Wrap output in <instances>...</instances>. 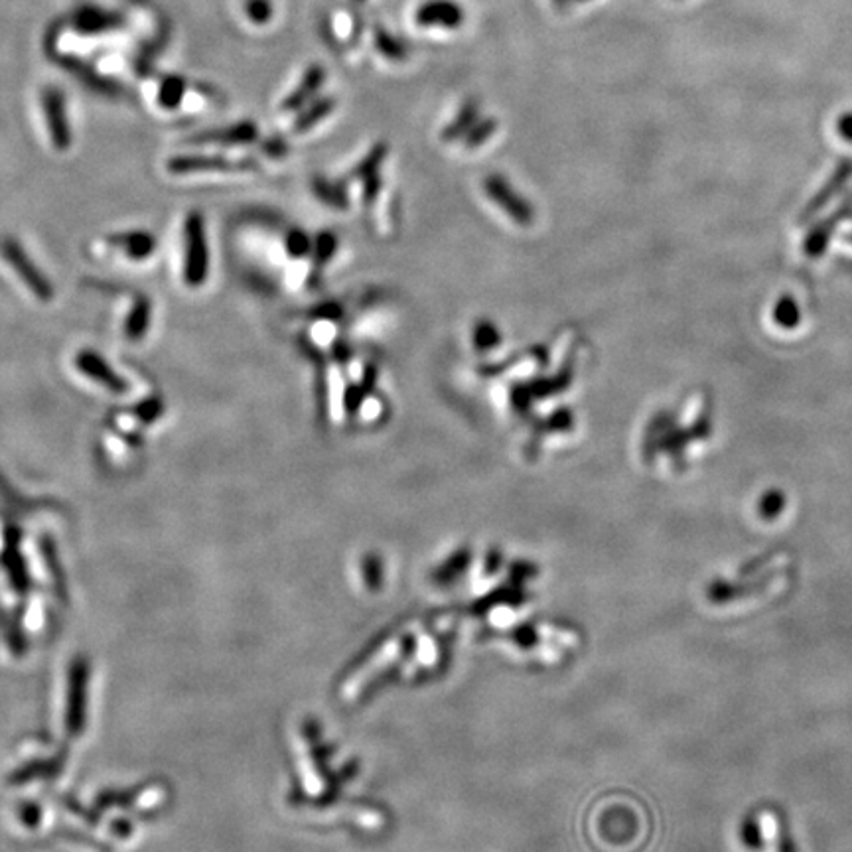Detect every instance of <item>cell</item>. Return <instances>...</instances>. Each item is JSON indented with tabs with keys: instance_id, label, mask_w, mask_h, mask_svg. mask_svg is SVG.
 <instances>
[{
	"instance_id": "34",
	"label": "cell",
	"mask_w": 852,
	"mask_h": 852,
	"mask_svg": "<svg viewBox=\"0 0 852 852\" xmlns=\"http://www.w3.org/2000/svg\"><path fill=\"white\" fill-rule=\"evenodd\" d=\"M312 314H314L312 318H318V320H338L342 316V308L338 304L328 302V304H322V306L314 308Z\"/></svg>"
},
{
	"instance_id": "11",
	"label": "cell",
	"mask_w": 852,
	"mask_h": 852,
	"mask_svg": "<svg viewBox=\"0 0 852 852\" xmlns=\"http://www.w3.org/2000/svg\"><path fill=\"white\" fill-rule=\"evenodd\" d=\"M109 243L119 247L133 261L148 259L156 249V237L150 231H142V229L111 235Z\"/></svg>"
},
{
	"instance_id": "14",
	"label": "cell",
	"mask_w": 852,
	"mask_h": 852,
	"mask_svg": "<svg viewBox=\"0 0 852 852\" xmlns=\"http://www.w3.org/2000/svg\"><path fill=\"white\" fill-rule=\"evenodd\" d=\"M121 24L119 14H109L97 8H85L75 16V28L83 34H103Z\"/></svg>"
},
{
	"instance_id": "36",
	"label": "cell",
	"mask_w": 852,
	"mask_h": 852,
	"mask_svg": "<svg viewBox=\"0 0 852 852\" xmlns=\"http://www.w3.org/2000/svg\"><path fill=\"white\" fill-rule=\"evenodd\" d=\"M334 355H336V359L340 361V363H346L348 359H350V346H346V344H342V342H338L336 344V350H334Z\"/></svg>"
},
{
	"instance_id": "35",
	"label": "cell",
	"mask_w": 852,
	"mask_h": 852,
	"mask_svg": "<svg viewBox=\"0 0 852 852\" xmlns=\"http://www.w3.org/2000/svg\"><path fill=\"white\" fill-rule=\"evenodd\" d=\"M778 316L785 326H793L797 322V308L791 302V298H789V302H781L780 308H778Z\"/></svg>"
},
{
	"instance_id": "22",
	"label": "cell",
	"mask_w": 852,
	"mask_h": 852,
	"mask_svg": "<svg viewBox=\"0 0 852 852\" xmlns=\"http://www.w3.org/2000/svg\"><path fill=\"white\" fill-rule=\"evenodd\" d=\"M499 332H497L496 326L492 324V322H480L476 328H474V334H472V342H474V346L480 350V352H490V350H494L497 344H499Z\"/></svg>"
},
{
	"instance_id": "10",
	"label": "cell",
	"mask_w": 852,
	"mask_h": 852,
	"mask_svg": "<svg viewBox=\"0 0 852 852\" xmlns=\"http://www.w3.org/2000/svg\"><path fill=\"white\" fill-rule=\"evenodd\" d=\"M259 139V127L253 121L235 123L223 129H213L200 133L192 139V144H221V146H237V144H251Z\"/></svg>"
},
{
	"instance_id": "32",
	"label": "cell",
	"mask_w": 852,
	"mask_h": 852,
	"mask_svg": "<svg viewBox=\"0 0 852 852\" xmlns=\"http://www.w3.org/2000/svg\"><path fill=\"white\" fill-rule=\"evenodd\" d=\"M363 397H365V393H363V389H361V387L350 385V387L346 389V413H348L350 417H354L355 413L359 411Z\"/></svg>"
},
{
	"instance_id": "28",
	"label": "cell",
	"mask_w": 852,
	"mask_h": 852,
	"mask_svg": "<svg viewBox=\"0 0 852 852\" xmlns=\"http://www.w3.org/2000/svg\"><path fill=\"white\" fill-rule=\"evenodd\" d=\"M310 239L302 231H292L286 237V249L292 257H306L310 253Z\"/></svg>"
},
{
	"instance_id": "15",
	"label": "cell",
	"mask_w": 852,
	"mask_h": 852,
	"mask_svg": "<svg viewBox=\"0 0 852 852\" xmlns=\"http://www.w3.org/2000/svg\"><path fill=\"white\" fill-rule=\"evenodd\" d=\"M152 322V304L146 296H139L125 320V336L131 342H141Z\"/></svg>"
},
{
	"instance_id": "30",
	"label": "cell",
	"mask_w": 852,
	"mask_h": 852,
	"mask_svg": "<svg viewBox=\"0 0 852 852\" xmlns=\"http://www.w3.org/2000/svg\"><path fill=\"white\" fill-rule=\"evenodd\" d=\"M572 425V415L568 409L557 411L553 417H549L547 423H543V430L547 432H559V430H568Z\"/></svg>"
},
{
	"instance_id": "21",
	"label": "cell",
	"mask_w": 852,
	"mask_h": 852,
	"mask_svg": "<svg viewBox=\"0 0 852 852\" xmlns=\"http://www.w3.org/2000/svg\"><path fill=\"white\" fill-rule=\"evenodd\" d=\"M497 131V121L494 117H490V119H482V121H478L468 133H466V137H464V146L468 148V150H472V148H480L484 142L488 141V139H492L494 135H496Z\"/></svg>"
},
{
	"instance_id": "2",
	"label": "cell",
	"mask_w": 852,
	"mask_h": 852,
	"mask_svg": "<svg viewBox=\"0 0 852 852\" xmlns=\"http://www.w3.org/2000/svg\"><path fill=\"white\" fill-rule=\"evenodd\" d=\"M0 257L38 300L50 302L54 298V284L38 269V265L30 259L26 249L14 237L6 235L0 239Z\"/></svg>"
},
{
	"instance_id": "38",
	"label": "cell",
	"mask_w": 852,
	"mask_h": 852,
	"mask_svg": "<svg viewBox=\"0 0 852 852\" xmlns=\"http://www.w3.org/2000/svg\"><path fill=\"white\" fill-rule=\"evenodd\" d=\"M578 2H584V0H578Z\"/></svg>"
},
{
	"instance_id": "8",
	"label": "cell",
	"mask_w": 852,
	"mask_h": 852,
	"mask_svg": "<svg viewBox=\"0 0 852 852\" xmlns=\"http://www.w3.org/2000/svg\"><path fill=\"white\" fill-rule=\"evenodd\" d=\"M464 8L454 0H428L417 10L419 26H442L448 30L460 28L464 24Z\"/></svg>"
},
{
	"instance_id": "23",
	"label": "cell",
	"mask_w": 852,
	"mask_h": 852,
	"mask_svg": "<svg viewBox=\"0 0 852 852\" xmlns=\"http://www.w3.org/2000/svg\"><path fill=\"white\" fill-rule=\"evenodd\" d=\"M336 249H338V239H336V235L334 233H320L318 237H316V243H314V265H318V267H322L324 263H328L332 257H334V253H336Z\"/></svg>"
},
{
	"instance_id": "27",
	"label": "cell",
	"mask_w": 852,
	"mask_h": 852,
	"mask_svg": "<svg viewBox=\"0 0 852 852\" xmlns=\"http://www.w3.org/2000/svg\"><path fill=\"white\" fill-rule=\"evenodd\" d=\"M783 507H785V497L781 496L780 492H770L760 503V515L764 519H776L783 511Z\"/></svg>"
},
{
	"instance_id": "13",
	"label": "cell",
	"mask_w": 852,
	"mask_h": 852,
	"mask_svg": "<svg viewBox=\"0 0 852 852\" xmlns=\"http://www.w3.org/2000/svg\"><path fill=\"white\" fill-rule=\"evenodd\" d=\"M334 109H336V99L334 97H320V99L308 103V107L302 109L300 115L296 117V121L292 125V133H296V135L308 133L320 121H324L328 115H332Z\"/></svg>"
},
{
	"instance_id": "31",
	"label": "cell",
	"mask_w": 852,
	"mask_h": 852,
	"mask_svg": "<svg viewBox=\"0 0 852 852\" xmlns=\"http://www.w3.org/2000/svg\"><path fill=\"white\" fill-rule=\"evenodd\" d=\"M361 184H363V198H365V202H367V204H373V202H375V198H377V196H379V192H381V172H377V174H371V176L363 178V180H361Z\"/></svg>"
},
{
	"instance_id": "5",
	"label": "cell",
	"mask_w": 852,
	"mask_h": 852,
	"mask_svg": "<svg viewBox=\"0 0 852 852\" xmlns=\"http://www.w3.org/2000/svg\"><path fill=\"white\" fill-rule=\"evenodd\" d=\"M42 109L48 125V133L56 150H68L71 146L70 119L66 109V97L56 87L42 91Z\"/></svg>"
},
{
	"instance_id": "3",
	"label": "cell",
	"mask_w": 852,
	"mask_h": 852,
	"mask_svg": "<svg viewBox=\"0 0 852 852\" xmlns=\"http://www.w3.org/2000/svg\"><path fill=\"white\" fill-rule=\"evenodd\" d=\"M783 578L780 576H766L760 582H750V584H732V582H724V580H714L709 582L705 588V598L710 604L722 606V604H736V602H744L750 596H766L770 592H774Z\"/></svg>"
},
{
	"instance_id": "6",
	"label": "cell",
	"mask_w": 852,
	"mask_h": 852,
	"mask_svg": "<svg viewBox=\"0 0 852 852\" xmlns=\"http://www.w3.org/2000/svg\"><path fill=\"white\" fill-rule=\"evenodd\" d=\"M75 367L89 377L91 381L99 383L101 387H105L111 393H125L129 389V383L109 365V361L93 350H83L75 355Z\"/></svg>"
},
{
	"instance_id": "1",
	"label": "cell",
	"mask_w": 852,
	"mask_h": 852,
	"mask_svg": "<svg viewBox=\"0 0 852 852\" xmlns=\"http://www.w3.org/2000/svg\"><path fill=\"white\" fill-rule=\"evenodd\" d=\"M210 275V245L206 223L200 212H190L184 221V283L198 288Z\"/></svg>"
},
{
	"instance_id": "16",
	"label": "cell",
	"mask_w": 852,
	"mask_h": 852,
	"mask_svg": "<svg viewBox=\"0 0 852 852\" xmlns=\"http://www.w3.org/2000/svg\"><path fill=\"white\" fill-rule=\"evenodd\" d=\"M373 44L375 50L389 62H405L409 58V46L383 26H375Z\"/></svg>"
},
{
	"instance_id": "37",
	"label": "cell",
	"mask_w": 852,
	"mask_h": 852,
	"mask_svg": "<svg viewBox=\"0 0 852 852\" xmlns=\"http://www.w3.org/2000/svg\"><path fill=\"white\" fill-rule=\"evenodd\" d=\"M553 2H555L559 8H565L568 4V0H553Z\"/></svg>"
},
{
	"instance_id": "7",
	"label": "cell",
	"mask_w": 852,
	"mask_h": 852,
	"mask_svg": "<svg viewBox=\"0 0 852 852\" xmlns=\"http://www.w3.org/2000/svg\"><path fill=\"white\" fill-rule=\"evenodd\" d=\"M255 168L253 160H229L225 156H202V154H186L174 156L168 160V170L172 174L184 176L194 172H213V170H251Z\"/></svg>"
},
{
	"instance_id": "4",
	"label": "cell",
	"mask_w": 852,
	"mask_h": 852,
	"mask_svg": "<svg viewBox=\"0 0 852 852\" xmlns=\"http://www.w3.org/2000/svg\"><path fill=\"white\" fill-rule=\"evenodd\" d=\"M484 190L517 225L529 227L533 223L535 212H533L531 204L523 196H519L503 176L490 174L484 180Z\"/></svg>"
},
{
	"instance_id": "9",
	"label": "cell",
	"mask_w": 852,
	"mask_h": 852,
	"mask_svg": "<svg viewBox=\"0 0 852 852\" xmlns=\"http://www.w3.org/2000/svg\"><path fill=\"white\" fill-rule=\"evenodd\" d=\"M326 75H328L326 68L320 66V64H312L308 70L304 71V75L300 77V83L290 91V95L283 101L284 113L302 111L308 103H312V99L324 87Z\"/></svg>"
},
{
	"instance_id": "39",
	"label": "cell",
	"mask_w": 852,
	"mask_h": 852,
	"mask_svg": "<svg viewBox=\"0 0 852 852\" xmlns=\"http://www.w3.org/2000/svg\"><path fill=\"white\" fill-rule=\"evenodd\" d=\"M359 2H363V0H359Z\"/></svg>"
},
{
	"instance_id": "24",
	"label": "cell",
	"mask_w": 852,
	"mask_h": 852,
	"mask_svg": "<svg viewBox=\"0 0 852 852\" xmlns=\"http://www.w3.org/2000/svg\"><path fill=\"white\" fill-rule=\"evenodd\" d=\"M245 14L253 24H267L273 18V2L271 0H245Z\"/></svg>"
},
{
	"instance_id": "17",
	"label": "cell",
	"mask_w": 852,
	"mask_h": 852,
	"mask_svg": "<svg viewBox=\"0 0 852 852\" xmlns=\"http://www.w3.org/2000/svg\"><path fill=\"white\" fill-rule=\"evenodd\" d=\"M312 192H314V196H316L320 202H324L326 206L336 208V210H346V208H348V204H350L344 184L330 182V180H326V178H322V176H316V178L312 180Z\"/></svg>"
},
{
	"instance_id": "26",
	"label": "cell",
	"mask_w": 852,
	"mask_h": 852,
	"mask_svg": "<svg viewBox=\"0 0 852 852\" xmlns=\"http://www.w3.org/2000/svg\"><path fill=\"white\" fill-rule=\"evenodd\" d=\"M740 839H742V843H744L748 849H758V847L762 845L760 827H758V821H756L752 815H748V817L742 821V827H740Z\"/></svg>"
},
{
	"instance_id": "25",
	"label": "cell",
	"mask_w": 852,
	"mask_h": 852,
	"mask_svg": "<svg viewBox=\"0 0 852 852\" xmlns=\"http://www.w3.org/2000/svg\"><path fill=\"white\" fill-rule=\"evenodd\" d=\"M162 413H164V405H162V401L158 399V397H150V399H144L141 401L135 409H133V415L142 421V423H154L156 419H160L162 417Z\"/></svg>"
},
{
	"instance_id": "19",
	"label": "cell",
	"mask_w": 852,
	"mask_h": 852,
	"mask_svg": "<svg viewBox=\"0 0 852 852\" xmlns=\"http://www.w3.org/2000/svg\"><path fill=\"white\" fill-rule=\"evenodd\" d=\"M186 83L180 77H166L158 89V101L164 109H176L184 99Z\"/></svg>"
},
{
	"instance_id": "18",
	"label": "cell",
	"mask_w": 852,
	"mask_h": 852,
	"mask_svg": "<svg viewBox=\"0 0 852 852\" xmlns=\"http://www.w3.org/2000/svg\"><path fill=\"white\" fill-rule=\"evenodd\" d=\"M387 152H389V146H387V142H377L367 154H365V158H361L359 160V164L355 166L354 172H352V178L355 180H363V178H367V176H371V174H377V172H381V166H383V162H385V158H387Z\"/></svg>"
},
{
	"instance_id": "29",
	"label": "cell",
	"mask_w": 852,
	"mask_h": 852,
	"mask_svg": "<svg viewBox=\"0 0 852 852\" xmlns=\"http://www.w3.org/2000/svg\"><path fill=\"white\" fill-rule=\"evenodd\" d=\"M531 401H533V395H531V389L527 385H515L513 387V391H511V405H513L515 413H519V415L525 417L529 413Z\"/></svg>"
},
{
	"instance_id": "20",
	"label": "cell",
	"mask_w": 852,
	"mask_h": 852,
	"mask_svg": "<svg viewBox=\"0 0 852 852\" xmlns=\"http://www.w3.org/2000/svg\"><path fill=\"white\" fill-rule=\"evenodd\" d=\"M567 385H570V367H565V369H561L553 379H541V381H535V383H531L529 385V389H531V395H533V399L537 397V399H543V397H549V395H553V393H559V391H563Z\"/></svg>"
},
{
	"instance_id": "12",
	"label": "cell",
	"mask_w": 852,
	"mask_h": 852,
	"mask_svg": "<svg viewBox=\"0 0 852 852\" xmlns=\"http://www.w3.org/2000/svg\"><path fill=\"white\" fill-rule=\"evenodd\" d=\"M480 121V101L478 99H468L462 103L460 111L456 113V117L446 125V129L442 131V141L452 142L460 137H466V133Z\"/></svg>"
},
{
	"instance_id": "33",
	"label": "cell",
	"mask_w": 852,
	"mask_h": 852,
	"mask_svg": "<svg viewBox=\"0 0 852 852\" xmlns=\"http://www.w3.org/2000/svg\"><path fill=\"white\" fill-rule=\"evenodd\" d=\"M261 148H263V152H265V154H269L271 158H283V156L288 154V144H286L284 139H279V137H273V139L263 142V144H261Z\"/></svg>"
}]
</instances>
